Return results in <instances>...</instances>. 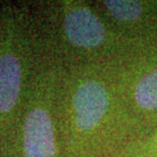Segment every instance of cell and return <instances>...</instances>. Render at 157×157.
Listing matches in <instances>:
<instances>
[{
    "mask_svg": "<svg viewBox=\"0 0 157 157\" xmlns=\"http://www.w3.org/2000/svg\"><path fill=\"white\" fill-rule=\"evenodd\" d=\"M64 29L69 41L78 47H97L105 37V29L100 20L85 7H77L67 13Z\"/></svg>",
    "mask_w": 157,
    "mask_h": 157,
    "instance_id": "3957f363",
    "label": "cell"
},
{
    "mask_svg": "<svg viewBox=\"0 0 157 157\" xmlns=\"http://www.w3.org/2000/svg\"><path fill=\"white\" fill-rule=\"evenodd\" d=\"M73 107L79 128L83 130L93 128L108 108L106 90L97 82H85L79 86L73 97Z\"/></svg>",
    "mask_w": 157,
    "mask_h": 157,
    "instance_id": "7a4b0ae2",
    "label": "cell"
},
{
    "mask_svg": "<svg viewBox=\"0 0 157 157\" xmlns=\"http://www.w3.org/2000/svg\"><path fill=\"white\" fill-rule=\"evenodd\" d=\"M21 67L17 57H0V112H8L14 106L20 91Z\"/></svg>",
    "mask_w": 157,
    "mask_h": 157,
    "instance_id": "277c9868",
    "label": "cell"
},
{
    "mask_svg": "<svg viewBox=\"0 0 157 157\" xmlns=\"http://www.w3.org/2000/svg\"><path fill=\"white\" fill-rule=\"evenodd\" d=\"M106 8L113 17L121 21H133L140 17L142 7L137 1L108 0L105 1Z\"/></svg>",
    "mask_w": 157,
    "mask_h": 157,
    "instance_id": "8992f818",
    "label": "cell"
},
{
    "mask_svg": "<svg viewBox=\"0 0 157 157\" xmlns=\"http://www.w3.org/2000/svg\"><path fill=\"white\" fill-rule=\"evenodd\" d=\"M23 143L26 157H54L55 137L48 113L35 108L25 121Z\"/></svg>",
    "mask_w": 157,
    "mask_h": 157,
    "instance_id": "6da1fadb",
    "label": "cell"
},
{
    "mask_svg": "<svg viewBox=\"0 0 157 157\" xmlns=\"http://www.w3.org/2000/svg\"><path fill=\"white\" fill-rule=\"evenodd\" d=\"M135 98L143 108H157V70L149 72L139 82L135 90Z\"/></svg>",
    "mask_w": 157,
    "mask_h": 157,
    "instance_id": "5b68a950",
    "label": "cell"
}]
</instances>
